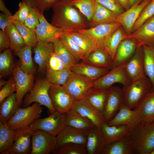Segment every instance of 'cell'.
Masks as SVG:
<instances>
[{
    "label": "cell",
    "mask_w": 154,
    "mask_h": 154,
    "mask_svg": "<svg viewBox=\"0 0 154 154\" xmlns=\"http://www.w3.org/2000/svg\"><path fill=\"white\" fill-rule=\"evenodd\" d=\"M132 82L124 66H116L113 67L108 73L94 81L93 87L108 90L115 83L120 84L123 87H125Z\"/></svg>",
    "instance_id": "obj_8"
},
{
    "label": "cell",
    "mask_w": 154,
    "mask_h": 154,
    "mask_svg": "<svg viewBox=\"0 0 154 154\" xmlns=\"http://www.w3.org/2000/svg\"><path fill=\"white\" fill-rule=\"evenodd\" d=\"M143 0H140V1H143Z\"/></svg>",
    "instance_id": "obj_63"
},
{
    "label": "cell",
    "mask_w": 154,
    "mask_h": 154,
    "mask_svg": "<svg viewBox=\"0 0 154 154\" xmlns=\"http://www.w3.org/2000/svg\"><path fill=\"white\" fill-rule=\"evenodd\" d=\"M34 131L30 126L15 130L13 144L3 154H31V138Z\"/></svg>",
    "instance_id": "obj_12"
},
{
    "label": "cell",
    "mask_w": 154,
    "mask_h": 154,
    "mask_svg": "<svg viewBox=\"0 0 154 154\" xmlns=\"http://www.w3.org/2000/svg\"><path fill=\"white\" fill-rule=\"evenodd\" d=\"M82 62L110 70L113 68V60L104 49L96 48Z\"/></svg>",
    "instance_id": "obj_31"
},
{
    "label": "cell",
    "mask_w": 154,
    "mask_h": 154,
    "mask_svg": "<svg viewBox=\"0 0 154 154\" xmlns=\"http://www.w3.org/2000/svg\"><path fill=\"white\" fill-rule=\"evenodd\" d=\"M16 89L15 80L13 76L7 81L6 84L0 90V103L14 92Z\"/></svg>",
    "instance_id": "obj_51"
},
{
    "label": "cell",
    "mask_w": 154,
    "mask_h": 154,
    "mask_svg": "<svg viewBox=\"0 0 154 154\" xmlns=\"http://www.w3.org/2000/svg\"><path fill=\"white\" fill-rule=\"evenodd\" d=\"M39 103L24 108L19 107L13 116L7 122L11 128L16 130L30 126L40 117L42 108Z\"/></svg>",
    "instance_id": "obj_4"
},
{
    "label": "cell",
    "mask_w": 154,
    "mask_h": 154,
    "mask_svg": "<svg viewBox=\"0 0 154 154\" xmlns=\"http://www.w3.org/2000/svg\"><path fill=\"white\" fill-rule=\"evenodd\" d=\"M154 15V0H151L145 6L134 23L131 33L133 32Z\"/></svg>",
    "instance_id": "obj_47"
},
{
    "label": "cell",
    "mask_w": 154,
    "mask_h": 154,
    "mask_svg": "<svg viewBox=\"0 0 154 154\" xmlns=\"http://www.w3.org/2000/svg\"><path fill=\"white\" fill-rule=\"evenodd\" d=\"M31 154L54 153L58 148L56 136L42 130H35L31 138Z\"/></svg>",
    "instance_id": "obj_6"
},
{
    "label": "cell",
    "mask_w": 154,
    "mask_h": 154,
    "mask_svg": "<svg viewBox=\"0 0 154 154\" xmlns=\"http://www.w3.org/2000/svg\"><path fill=\"white\" fill-rule=\"evenodd\" d=\"M66 33L84 51L85 54V59L90 53L96 48L95 45L91 41L78 31Z\"/></svg>",
    "instance_id": "obj_39"
},
{
    "label": "cell",
    "mask_w": 154,
    "mask_h": 154,
    "mask_svg": "<svg viewBox=\"0 0 154 154\" xmlns=\"http://www.w3.org/2000/svg\"><path fill=\"white\" fill-rule=\"evenodd\" d=\"M72 73L70 68H66L57 72L46 73V79L51 84L62 86Z\"/></svg>",
    "instance_id": "obj_45"
},
{
    "label": "cell",
    "mask_w": 154,
    "mask_h": 154,
    "mask_svg": "<svg viewBox=\"0 0 154 154\" xmlns=\"http://www.w3.org/2000/svg\"><path fill=\"white\" fill-rule=\"evenodd\" d=\"M71 110L90 120L96 127L100 128L106 123L103 114L84 99L75 100Z\"/></svg>",
    "instance_id": "obj_18"
},
{
    "label": "cell",
    "mask_w": 154,
    "mask_h": 154,
    "mask_svg": "<svg viewBox=\"0 0 154 154\" xmlns=\"http://www.w3.org/2000/svg\"><path fill=\"white\" fill-rule=\"evenodd\" d=\"M150 154H154V149L151 152Z\"/></svg>",
    "instance_id": "obj_61"
},
{
    "label": "cell",
    "mask_w": 154,
    "mask_h": 154,
    "mask_svg": "<svg viewBox=\"0 0 154 154\" xmlns=\"http://www.w3.org/2000/svg\"><path fill=\"white\" fill-rule=\"evenodd\" d=\"M10 47V41L9 37L5 31H0V51L8 49Z\"/></svg>",
    "instance_id": "obj_54"
},
{
    "label": "cell",
    "mask_w": 154,
    "mask_h": 154,
    "mask_svg": "<svg viewBox=\"0 0 154 154\" xmlns=\"http://www.w3.org/2000/svg\"><path fill=\"white\" fill-rule=\"evenodd\" d=\"M88 131L66 126L56 136L58 147L70 143L86 145Z\"/></svg>",
    "instance_id": "obj_21"
},
{
    "label": "cell",
    "mask_w": 154,
    "mask_h": 154,
    "mask_svg": "<svg viewBox=\"0 0 154 154\" xmlns=\"http://www.w3.org/2000/svg\"><path fill=\"white\" fill-rule=\"evenodd\" d=\"M36 0H22V1L25 2L29 6H34Z\"/></svg>",
    "instance_id": "obj_58"
},
{
    "label": "cell",
    "mask_w": 154,
    "mask_h": 154,
    "mask_svg": "<svg viewBox=\"0 0 154 154\" xmlns=\"http://www.w3.org/2000/svg\"><path fill=\"white\" fill-rule=\"evenodd\" d=\"M141 122L136 110L124 103L113 117L107 123L109 125H123L133 127Z\"/></svg>",
    "instance_id": "obj_22"
},
{
    "label": "cell",
    "mask_w": 154,
    "mask_h": 154,
    "mask_svg": "<svg viewBox=\"0 0 154 154\" xmlns=\"http://www.w3.org/2000/svg\"><path fill=\"white\" fill-rule=\"evenodd\" d=\"M50 84L46 79L37 80L30 93L22 101L23 106L26 107L33 103L37 102L45 106L51 114L55 112L49 94Z\"/></svg>",
    "instance_id": "obj_5"
},
{
    "label": "cell",
    "mask_w": 154,
    "mask_h": 154,
    "mask_svg": "<svg viewBox=\"0 0 154 154\" xmlns=\"http://www.w3.org/2000/svg\"><path fill=\"white\" fill-rule=\"evenodd\" d=\"M70 68L74 73L94 82L108 73L110 69L82 62L77 63Z\"/></svg>",
    "instance_id": "obj_23"
},
{
    "label": "cell",
    "mask_w": 154,
    "mask_h": 154,
    "mask_svg": "<svg viewBox=\"0 0 154 154\" xmlns=\"http://www.w3.org/2000/svg\"><path fill=\"white\" fill-rule=\"evenodd\" d=\"M5 31L10 39V48L15 52L26 46L22 37L12 22L8 25Z\"/></svg>",
    "instance_id": "obj_41"
},
{
    "label": "cell",
    "mask_w": 154,
    "mask_h": 154,
    "mask_svg": "<svg viewBox=\"0 0 154 154\" xmlns=\"http://www.w3.org/2000/svg\"><path fill=\"white\" fill-rule=\"evenodd\" d=\"M134 109L140 121H154V88L152 89Z\"/></svg>",
    "instance_id": "obj_26"
},
{
    "label": "cell",
    "mask_w": 154,
    "mask_h": 154,
    "mask_svg": "<svg viewBox=\"0 0 154 154\" xmlns=\"http://www.w3.org/2000/svg\"><path fill=\"white\" fill-rule=\"evenodd\" d=\"M106 145L100 128L95 127L88 131L86 146L88 154H102Z\"/></svg>",
    "instance_id": "obj_25"
},
{
    "label": "cell",
    "mask_w": 154,
    "mask_h": 154,
    "mask_svg": "<svg viewBox=\"0 0 154 154\" xmlns=\"http://www.w3.org/2000/svg\"><path fill=\"white\" fill-rule=\"evenodd\" d=\"M135 153L129 134L116 142L106 144L102 154H133Z\"/></svg>",
    "instance_id": "obj_30"
},
{
    "label": "cell",
    "mask_w": 154,
    "mask_h": 154,
    "mask_svg": "<svg viewBox=\"0 0 154 154\" xmlns=\"http://www.w3.org/2000/svg\"><path fill=\"white\" fill-rule=\"evenodd\" d=\"M129 1L130 7L138 1L142 2L140 0H129Z\"/></svg>",
    "instance_id": "obj_59"
},
{
    "label": "cell",
    "mask_w": 154,
    "mask_h": 154,
    "mask_svg": "<svg viewBox=\"0 0 154 154\" xmlns=\"http://www.w3.org/2000/svg\"><path fill=\"white\" fill-rule=\"evenodd\" d=\"M0 10L6 15L8 16L12 15L11 12L6 6L3 0H0Z\"/></svg>",
    "instance_id": "obj_56"
},
{
    "label": "cell",
    "mask_w": 154,
    "mask_h": 154,
    "mask_svg": "<svg viewBox=\"0 0 154 154\" xmlns=\"http://www.w3.org/2000/svg\"><path fill=\"white\" fill-rule=\"evenodd\" d=\"M34 60L39 66V70L46 69L47 62L51 54L54 52L52 42H38L34 47Z\"/></svg>",
    "instance_id": "obj_28"
},
{
    "label": "cell",
    "mask_w": 154,
    "mask_h": 154,
    "mask_svg": "<svg viewBox=\"0 0 154 154\" xmlns=\"http://www.w3.org/2000/svg\"><path fill=\"white\" fill-rule=\"evenodd\" d=\"M152 88L151 81L146 77L123 87L125 104L131 109H135Z\"/></svg>",
    "instance_id": "obj_3"
},
{
    "label": "cell",
    "mask_w": 154,
    "mask_h": 154,
    "mask_svg": "<svg viewBox=\"0 0 154 154\" xmlns=\"http://www.w3.org/2000/svg\"><path fill=\"white\" fill-rule=\"evenodd\" d=\"M66 126V113L57 111L47 117L37 119L30 125L34 130H42L55 136Z\"/></svg>",
    "instance_id": "obj_10"
},
{
    "label": "cell",
    "mask_w": 154,
    "mask_h": 154,
    "mask_svg": "<svg viewBox=\"0 0 154 154\" xmlns=\"http://www.w3.org/2000/svg\"><path fill=\"white\" fill-rule=\"evenodd\" d=\"M32 48L25 46L15 52L20 59L22 70L26 73L33 74L35 70L32 56Z\"/></svg>",
    "instance_id": "obj_37"
},
{
    "label": "cell",
    "mask_w": 154,
    "mask_h": 154,
    "mask_svg": "<svg viewBox=\"0 0 154 154\" xmlns=\"http://www.w3.org/2000/svg\"><path fill=\"white\" fill-rule=\"evenodd\" d=\"M70 2L78 9L89 23L93 14L96 0H74Z\"/></svg>",
    "instance_id": "obj_43"
},
{
    "label": "cell",
    "mask_w": 154,
    "mask_h": 154,
    "mask_svg": "<svg viewBox=\"0 0 154 154\" xmlns=\"http://www.w3.org/2000/svg\"><path fill=\"white\" fill-rule=\"evenodd\" d=\"M124 67L132 82L146 77L144 67L142 46L137 48L134 54Z\"/></svg>",
    "instance_id": "obj_20"
},
{
    "label": "cell",
    "mask_w": 154,
    "mask_h": 154,
    "mask_svg": "<svg viewBox=\"0 0 154 154\" xmlns=\"http://www.w3.org/2000/svg\"><path fill=\"white\" fill-rule=\"evenodd\" d=\"M14 68L11 50L9 48L4 50L0 54V77L12 72Z\"/></svg>",
    "instance_id": "obj_44"
},
{
    "label": "cell",
    "mask_w": 154,
    "mask_h": 154,
    "mask_svg": "<svg viewBox=\"0 0 154 154\" xmlns=\"http://www.w3.org/2000/svg\"><path fill=\"white\" fill-rule=\"evenodd\" d=\"M131 128L126 125H109L106 123H104L100 128L106 144L116 142L125 137L130 134Z\"/></svg>",
    "instance_id": "obj_24"
},
{
    "label": "cell",
    "mask_w": 154,
    "mask_h": 154,
    "mask_svg": "<svg viewBox=\"0 0 154 154\" xmlns=\"http://www.w3.org/2000/svg\"><path fill=\"white\" fill-rule=\"evenodd\" d=\"M145 73L154 88V47L142 46Z\"/></svg>",
    "instance_id": "obj_38"
},
{
    "label": "cell",
    "mask_w": 154,
    "mask_h": 154,
    "mask_svg": "<svg viewBox=\"0 0 154 154\" xmlns=\"http://www.w3.org/2000/svg\"><path fill=\"white\" fill-rule=\"evenodd\" d=\"M0 104V121L7 123L14 115L19 107L16 93H13Z\"/></svg>",
    "instance_id": "obj_33"
},
{
    "label": "cell",
    "mask_w": 154,
    "mask_h": 154,
    "mask_svg": "<svg viewBox=\"0 0 154 154\" xmlns=\"http://www.w3.org/2000/svg\"><path fill=\"white\" fill-rule=\"evenodd\" d=\"M121 6L126 10L130 8L129 0H118Z\"/></svg>",
    "instance_id": "obj_57"
},
{
    "label": "cell",
    "mask_w": 154,
    "mask_h": 154,
    "mask_svg": "<svg viewBox=\"0 0 154 154\" xmlns=\"http://www.w3.org/2000/svg\"><path fill=\"white\" fill-rule=\"evenodd\" d=\"M124 103L122 89L112 86L108 90V93L103 115L106 123H108L118 112Z\"/></svg>",
    "instance_id": "obj_13"
},
{
    "label": "cell",
    "mask_w": 154,
    "mask_h": 154,
    "mask_svg": "<svg viewBox=\"0 0 154 154\" xmlns=\"http://www.w3.org/2000/svg\"><path fill=\"white\" fill-rule=\"evenodd\" d=\"M121 26L118 23L99 25L78 31L83 34L95 45L96 48L104 49L105 43L112 33Z\"/></svg>",
    "instance_id": "obj_7"
},
{
    "label": "cell",
    "mask_w": 154,
    "mask_h": 154,
    "mask_svg": "<svg viewBox=\"0 0 154 154\" xmlns=\"http://www.w3.org/2000/svg\"><path fill=\"white\" fill-rule=\"evenodd\" d=\"M22 37L26 46L34 47L38 43L35 31L24 25L15 20H11Z\"/></svg>",
    "instance_id": "obj_42"
},
{
    "label": "cell",
    "mask_w": 154,
    "mask_h": 154,
    "mask_svg": "<svg viewBox=\"0 0 154 154\" xmlns=\"http://www.w3.org/2000/svg\"><path fill=\"white\" fill-rule=\"evenodd\" d=\"M127 39H132L139 47L146 45L154 47V15L137 30L127 35Z\"/></svg>",
    "instance_id": "obj_17"
},
{
    "label": "cell",
    "mask_w": 154,
    "mask_h": 154,
    "mask_svg": "<svg viewBox=\"0 0 154 154\" xmlns=\"http://www.w3.org/2000/svg\"><path fill=\"white\" fill-rule=\"evenodd\" d=\"M129 135L135 153L150 154L154 149V121L139 122Z\"/></svg>",
    "instance_id": "obj_2"
},
{
    "label": "cell",
    "mask_w": 154,
    "mask_h": 154,
    "mask_svg": "<svg viewBox=\"0 0 154 154\" xmlns=\"http://www.w3.org/2000/svg\"><path fill=\"white\" fill-rule=\"evenodd\" d=\"M66 114V125L76 129L88 131L95 126L89 119L70 110Z\"/></svg>",
    "instance_id": "obj_32"
},
{
    "label": "cell",
    "mask_w": 154,
    "mask_h": 154,
    "mask_svg": "<svg viewBox=\"0 0 154 154\" xmlns=\"http://www.w3.org/2000/svg\"><path fill=\"white\" fill-rule=\"evenodd\" d=\"M59 38L78 62L85 60L86 57L84 51L67 33L63 32Z\"/></svg>",
    "instance_id": "obj_40"
},
{
    "label": "cell",
    "mask_w": 154,
    "mask_h": 154,
    "mask_svg": "<svg viewBox=\"0 0 154 154\" xmlns=\"http://www.w3.org/2000/svg\"><path fill=\"white\" fill-rule=\"evenodd\" d=\"M7 82V81H5L3 80L0 81V87L1 89L6 84Z\"/></svg>",
    "instance_id": "obj_60"
},
{
    "label": "cell",
    "mask_w": 154,
    "mask_h": 154,
    "mask_svg": "<svg viewBox=\"0 0 154 154\" xmlns=\"http://www.w3.org/2000/svg\"><path fill=\"white\" fill-rule=\"evenodd\" d=\"M127 35L121 26L112 33L106 41L104 50L113 60L120 43L123 40L127 39Z\"/></svg>",
    "instance_id": "obj_34"
},
{
    "label": "cell",
    "mask_w": 154,
    "mask_h": 154,
    "mask_svg": "<svg viewBox=\"0 0 154 154\" xmlns=\"http://www.w3.org/2000/svg\"><path fill=\"white\" fill-rule=\"evenodd\" d=\"M48 93L56 111L66 113L71 109L75 100L62 86L50 83Z\"/></svg>",
    "instance_id": "obj_9"
},
{
    "label": "cell",
    "mask_w": 154,
    "mask_h": 154,
    "mask_svg": "<svg viewBox=\"0 0 154 154\" xmlns=\"http://www.w3.org/2000/svg\"><path fill=\"white\" fill-rule=\"evenodd\" d=\"M66 68L57 54L54 52H52L50 54L46 64L47 73L57 72Z\"/></svg>",
    "instance_id": "obj_48"
},
{
    "label": "cell",
    "mask_w": 154,
    "mask_h": 154,
    "mask_svg": "<svg viewBox=\"0 0 154 154\" xmlns=\"http://www.w3.org/2000/svg\"><path fill=\"white\" fill-rule=\"evenodd\" d=\"M58 0H36L34 7L41 12L47 10Z\"/></svg>",
    "instance_id": "obj_53"
},
{
    "label": "cell",
    "mask_w": 154,
    "mask_h": 154,
    "mask_svg": "<svg viewBox=\"0 0 154 154\" xmlns=\"http://www.w3.org/2000/svg\"><path fill=\"white\" fill-rule=\"evenodd\" d=\"M52 7L53 14L51 23L63 32L78 31L90 27L88 21L70 2L58 0Z\"/></svg>",
    "instance_id": "obj_1"
},
{
    "label": "cell",
    "mask_w": 154,
    "mask_h": 154,
    "mask_svg": "<svg viewBox=\"0 0 154 154\" xmlns=\"http://www.w3.org/2000/svg\"><path fill=\"white\" fill-rule=\"evenodd\" d=\"M118 14L106 8L96 2L90 27L99 25L116 23Z\"/></svg>",
    "instance_id": "obj_27"
},
{
    "label": "cell",
    "mask_w": 154,
    "mask_h": 154,
    "mask_svg": "<svg viewBox=\"0 0 154 154\" xmlns=\"http://www.w3.org/2000/svg\"><path fill=\"white\" fill-rule=\"evenodd\" d=\"M15 130L10 128L7 123L0 121V153L3 154L12 145Z\"/></svg>",
    "instance_id": "obj_36"
},
{
    "label": "cell",
    "mask_w": 154,
    "mask_h": 154,
    "mask_svg": "<svg viewBox=\"0 0 154 154\" xmlns=\"http://www.w3.org/2000/svg\"><path fill=\"white\" fill-rule=\"evenodd\" d=\"M54 154H87V152L85 145L70 143L59 147Z\"/></svg>",
    "instance_id": "obj_46"
},
{
    "label": "cell",
    "mask_w": 154,
    "mask_h": 154,
    "mask_svg": "<svg viewBox=\"0 0 154 154\" xmlns=\"http://www.w3.org/2000/svg\"><path fill=\"white\" fill-rule=\"evenodd\" d=\"M12 74L15 83L17 102L19 107L24 96L32 88L34 77L33 74L23 71L20 65H17L15 66L12 72Z\"/></svg>",
    "instance_id": "obj_15"
},
{
    "label": "cell",
    "mask_w": 154,
    "mask_h": 154,
    "mask_svg": "<svg viewBox=\"0 0 154 154\" xmlns=\"http://www.w3.org/2000/svg\"><path fill=\"white\" fill-rule=\"evenodd\" d=\"M151 0L138 1L130 8L118 15L116 22L119 23L127 35L131 33L133 26L141 12Z\"/></svg>",
    "instance_id": "obj_16"
},
{
    "label": "cell",
    "mask_w": 154,
    "mask_h": 154,
    "mask_svg": "<svg viewBox=\"0 0 154 154\" xmlns=\"http://www.w3.org/2000/svg\"><path fill=\"white\" fill-rule=\"evenodd\" d=\"M29 6L25 2L22 1L19 4L18 10L13 15L9 16L11 20H15L24 23L28 15Z\"/></svg>",
    "instance_id": "obj_49"
},
{
    "label": "cell",
    "mask_w": 154,
    "mask_h": 154,
    "mask_svg": "<svg viewBox=\"0 0 154 154\" xmlns=\"http://www.w3.org/2000/svg\"><path fill=\"white\" fill-rule=\"evenodd\" d=\"M97 2L113 12L119 14L123 12L124 9L118 0H96Z\"/></svg>",
    "instance_id": "obj_50"
},
{
    "label": "cell",
    "mask_w": 154,
    "mask_h": 154,
    "mask_svg": "<svg viewBox=\"0 0 154 154\" xmlns=\"http://www.w3.org/2000/svg\"><path fill=\"white\" fill-rule=\"evenodd\" d=\"M39 23V21L35 12L34 6H29V14L24 24L29 28L35 31Z\"/></svg>",
    "instance_id": "obj_52"
},
{
    "label": "cell",
    "mask_w": 154,
    "mask_h": 154,
    "mask_svg": "<svg viewBox=\"0 0 154 154\" xmlns=\"http://www.w3.org/2000/svg\"><path fill=\"white\" fill-rule=\"evenodd\" d=\"M54 52L60 59L66 68H70L78 63V61L68 50L59 39L52 42Z\"/></svg>",
    "instance_id": "obj_35"
},
{
    "label": "cell",
    "mask_w": 154,
    "mask_h": 154,
    "mask_svg": "<svg viewBox=\"0 0 154 154\" xmlns=\"http://www.w3.org/2000/svg\"><path fill=\"white\" fill-rule=\"evenodd\" d=\"M12 23L9 16L3 13H0V28L1 30L5 31V29L10 24Z\"/></svg>",
    "instance_id": "obj_55"
},
{
    "label": "cell",
    "mask_w": 154,
    "mask_h": 154,
    "mask_svg": "<svg viewBox=\"0 0 154 154\" xmlns=\"http://www.w3.org/2000/svg\"><path fill=\"white\" fill-rule=\"evenodd\" d=\"M108 93V90L92 87L83 99L103 114Z\"/></svg>",
    "instance_id": "obj_29"
},
{
    "label": "cell",
    "mask_w": 154,
    "mask_h": 154,
    "mask_svg": "<svg viewBox=\"0 0 154 154\" xmlns=\"http://www.w3.org/2000/svg\"><path fill=\"white\" fill-rule=\"evenodd\" d=\"M65 0L68 2H71V1L74 0Z\"/></svg>",
    "instance_id": "obj_62"
},
{
    "label": "cell",
    "mask_w": 154,
    "mask_h": 154,
    "mask_svg": "<svg viewBox=\"0 0 154 154\" xmlns=\"http://www.w3.org/2000/svg\"><path fill=\"white\" fill-rule=\"evenodd\" d=\"M93 81L73 72L62 86L75 100L83 99L88 90L93 87Z\"/></svg>",
    "instance_id": "obj_14"
},
{
    "label": "cell",
    "mask_w": 154,
    "mask_h": 154,
    "mask_svg": "<svg viewBox=\"0 0 154 154\" xmlns=\"http://www.w3.org/2000/svg\"><path fill=\"white\" fill-rule=\"evenodd\" d=\"M139 47L137 42L133 39H126L123 40L117 48L113 60V67H124Z\"/></svg>",
    "instance_id": "obj_19"
},
{
    "label": "cell",
    "mask_w": 154,
    "mask_h": 154,
    "mask_svg": "<svg viewBox=\"0 0 154 154\" xmlns=\"http://www.w3.org/2000/svg\"><path fill=\"white\" fill-rule=\"evenodd\" d=\"M39 23L35 30L38 42H52L56 39L59 38L63 32L59 28L49 23L41 12L35 7Z\"/></svg>",
    "instance_id": "obj_11"
}]
</instances>
